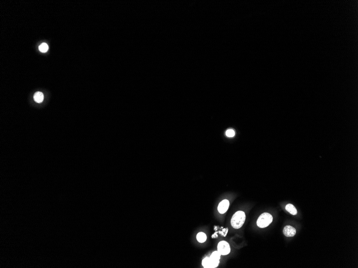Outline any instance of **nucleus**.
Here are the masks:
<instances>
[{
    "mask_svg": "<svg viewBox=\"0 0 358 268\" xmlns=\"http://www.w3.org/2000/svg\"><path fill=\"white\" fill-rule=\"evenodd\" d=\"M34 100L37 103H41L43 100L44 96L42 92L37 91L34 95Z\"/></svg>",
    "mask_w": 358,
    "mask_h": 268,
    "instance_id": "obj_7",
    "label": "nucleus"
},
{
    "mask_svg": "<svg viewBox=\"0 0 358 268\" xmlns=\"http://www.w3.org/2000/svg\"><path fill=\"white\" fill-rule=\"evenodd\" d=\"M273 220V216L268 213L260 215L257 220V225L260 228H265L269 225Z\"/></svg>",
    "mask_w": 358,
    "mask_h": 268,
    "instance_id": "obj_2",
    "label": "nucleus"
},
{
    "mask_svg": "<svg viewBox=\"0 0 358 268\" xmlns=\"http://www.w3.org/2000/svg\"><path fill=\"white\" fill-rule=\"evenodd\" d=\"M197 240L201 243H203L206 240V235H205L204 233L203 232H199L197 235Z\"/></svg>",
    "mask_w": 358,
    "mask_h": 268,
    "instance_id": "obj_9",
    "label": "nucleus"
},
{
    "mask_svg": "<svg viewBox=\"0 0 358 268\" xmlns=\"http://www.w3.org/2000/svg\"><path fill=\"white\" fill-rule=\"evenodd\" d=\"M246 220V215L242 211L236 212L231 219V225L233 228L236 229L241 228L243 225Z\"/></svg>",
    "mask_w": 358,
    "mask_h": 268,
    "instance_id": "obj_1",
    "label": "nucleus"
},
{
    "mask_svg": "<svg viewBox=\"0 0 358 268\" xmlns=\"http://www.w3.org/2000/svg\"><path fill=\"white\" fill-rule=\"evenodd\" d=\"M202 265L204 268H210V267L209 257H206L205 259H203V260L202 261Z\"/></svg>",
    "mask_w": 358,
    "mask_h": 268,
    "instance_id": "obj_11",
    "label": "nucleus"
},
{
    "mask_svg": "<svg viewBox=\"0 0 358 268\" xmlns=\"http://www.w3.org/2000/svg\"><path fill=\"white\" fill-rule=\"evenodd\" d=\"M226 135L228 137H233L235 135V132L233 130H228L226 132Z\"/></svg>",
    "mask_w": 358,
    "mask_h": 268,
    "instance_id": "obj_12",
    "label": "nucleus"
},
{
    "mask_svg": "<svg viewBox=\"0 0 358 268\" xmlns=\"http://www.w3.org/2000/svg\"><path fill=\"white\" fill-rule=\"evenodd\" d=\"M217 249L218 252L222 255H227L231 252L230 245L225 241H221L218 244Z\"/></svg>",
    "mask_w": 358,
    "mask_h": 268,
    "instance_id": "obj_3",
    "label": "nucleus"
},
{
    "mask_svg": "<svg viewBox=\"0 0 358 268\" xmlns=\"http://www.w3.org/2000/svg\"><path fill=\"white\" fill-rule=\"evenodd\" d=\"M221 254L218 251H215L211 254L209 257L210 268H216L219 264V260L221 259Z\"/></svg>",
    "mask_w": 358,
    "mask_h": 268,
    "instance_id": "obj_4",
    "label": "nucleus"
},
{
    "mask_svg": "<svg viewBox=\"0 0 358 268\" xmlns=\"http://www.w3.org/2000/svg\"><path fill=\"white\" fill-rule=\"evenodd\" d=\"M230 206V202L227 200H223L219 203L218 207V210L219 213L223 214L226 212Z\"/></svg>",
    "mask_w": 358,
    "mask_h": 268,
    "instance_id": "obj_5",
    "label": "nucleus"
},
{
    "mask_svg": "<svg viewBox=\"0 0 358 268\" xmlns=\"http://www.w3.org/2000/svg\"><path fill=\"white\" fill-rule=\"evenodd\" d=\"M39 49L41 52H46L48 50V46L46 43H43L39 47Z\"/></svg>",
    "mask_w": 358,
    "mask_h": 268,
    "instance_id": "obj_10",
    "label": "nucleus"
},
{
    "mask_svg": "<svg viewBox=\"0 0 358 268\" xmlns=\"http://www.w3.org/2000/svg\"><path fill=\"white\" fill-rule=\"evenodd\" d=\"M285 209L289 213H291L293 215H296L298 213L296 208L295 207L293 204H290V203L286 205Z\"/></svg>",
    "mask_w": 358,
    "mask_h": 268,
    "instance_id": "obj_8",
    "label": "nucleus"
},
{
    "mask_svg": "<svg viewBox=\"0 0 358 268\" xmlns=\"http://www.w3.org/2000/svg\"><path fill=\"white\" fill-rule=\"evenodd\" d=\"M283 233L287 237H294L296 234V229L291 225L286 226L283 230Z\"/></svg>",
    "mask_w": 358,
    "mask_h": 268,
    "instance_id": "obj_6",
    "label": "nucleus"
}]
</instances>
